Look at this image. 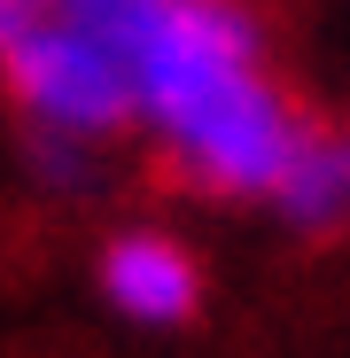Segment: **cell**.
Segmentation results:
<instances>
[{"label": "cell", "instance_id": "cell-1", "mask_svg": "<svg viewBox=\"0 0 350 358\" xmlns=\"http://www.w3.org/2000/svg\"><path fill=\"white\" fill-rule=\"evenodd\" d=\"M133 125L203 195L272 203L312 125L265 63V24L249 0H163L133 31Z\"/></svg>", "mask_w": 350, "mask_h": 358}, {"label": "cell", "instance_id": "cell-2", "mask_svg": "<svg viewBox=\"0 0 350 358\" xmlns=\"http://www.w3.org/2000/svg\"><path fill=\"white\" fill-rule=\"evenodd\" d=\"M0 78H8V101L31 117V133L47 141L94 148L133 125V63L63 16H47L16 55H0Z\"/></svg>", "mask_w": 350, "mask_h": 358}, {"label": "cell", "instance_id": "cell-3", "mask_svg": "<svg viewBox=\"0 0 350 358\" xmlns=\"http://www.w3.org/2000/svg\"><path fill=\"white\" fill-rule=\"evenodd\" d=\"M94 280H101V304L117 320H133V327H187L195 304H203V265L163 226H125L101 250Z\"/></svg>", "mask_w": 350, "mask_h": 358}, {"label": "cell", "instance_id": "cell-4", "mask_svg": "<svg viewBox=\"0 0 350 358\" xmlns=\"http://www.w3.org/2000/svg\"><path fill=\"white\" fill-rule=\"evenodd\" d=\"M272 210H280L288 226H304V234H335V226H350V133H312L304 156L288 164Z\"/></svg>", "mask_w": 350, "mask_h": 358}, {"label": "cell", "instance_id": "cell-5", "mask_svg": "<svg viewBox=\"0 0 350 358\" xmlns=\"http://www.w3.org/2000/svg\"><path fill=\"white\" fill-rule=\"evenodd\" d=\"M156 8H163V0H54V16H63V24H78V31L109 39L117 55L133 47V31H140Z\"/></svg>", "mask_w": 350, "mask_h": 358}, {"label": "cell", "instance_id": "cell-6", "mask_svg": "<svg viewBox=\"0 0 350 358\" xmlns=\"http://www.w3.org/2000/svg\"><path fill=\"white\" fill-rule=\"evenodd\" d=\"M86 164H94V148H78V141H47V133H31V171L47 179V187H78V179H86Z\"/></svg>", "mask_w": 350, "mask_h": 358}, {"label": "cell", "instance_id": "cell-7", "mask_svg": "<svg viewBox=\"0 0 350 358\" xmlns=\"http://www.w3.org/2000/svg\"><path fill=\"white\" fill-rule=\"evenodd\" d=\"M47 16H54V0H0V55H16Z\"/></svg>", "mask_w": 350, "mask_h": 358}]
</instances>
